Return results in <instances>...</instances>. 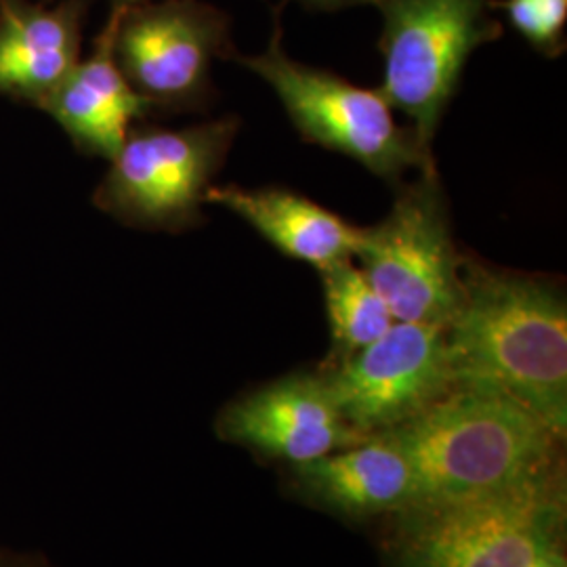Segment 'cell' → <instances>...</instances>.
<instances>
[{
  "label": "cell",
  "mask_w": 567,
  "mask_h": 567,
  "mask_svg": "<svg viewBox=\"0 0 567 567\" xmlns=\"http://www.w3.org/2000/svg\"><path fill=\"white\" fill-rule=\"evenodd\" d=\"M446 343L454 386L501 393L566 437L567 305L555 284L463 257Z\"/></svg>",
  "instance_id": "cell-1"
},
{
  "label": "cell",
  "mask_w": 567,
  "mask_h": 567,
  "mask_svg": "<svg viewBox=\"0 0 567 567\" xmlns=\"http://www.w3.org/2000/svg\"><path fill=\"white\" fill-rule=\"evenodd\" d=\"M389 433L414 473V503L442 505L501 494L557 471L559 440L505 395L454 386Z\"/></svg>",
  "instance_id": "cell-2"
},
{
  "label": "cell",
  "mask_w": 567,
  "mask_h": 567,
  "mask_svg": "<svg viewBox=\"0 0 567 567\" xmlns=\"http://www.w3.org/2000/svg\"><path fill=\"white\" fill-rule=\"evenodd\" d=\"M398 517L393 567H529L561 538L559 471L501 494L408 507Z\"/></svg>",
  "instance_id": "cell-3"
},
{
  "label": "cell",
  "mask_w": 567,
  "mask_h": 567,
  "mask_svg": "<svg viewBox=\"0 0 567 567\" xmlns=\"http://www.w3.org/2000/svg\"><path fill=\"white\" fill-rule=\"evenodd\" d=\"M238 61L276 91L307 142L344 154L386 182H402L408 171L435 168L431 150L412 126L398 124L381 89H364L292 60L278 23L264 53Z\"/></svg>",
  "instance_id": "cell-4"
},
{
  "label": "cell",
  "mask_w": 567,
  "mask_h": 567,
  "mask_svg": "<svg viewBox=\"0 0 567 567\" xmlns=\"http://www.w3.org/2000/svg\"><path fill=\"white\" fill-rule=\"evenodd\" d=\"M355 259L395 322H452L463 301V257L435 168L405 183L383 221L360 227Z\"/></svg>",
  "instance_id": "cell-5"
},
{
  "label": "cell",
  "mask_w": 567,
  "mask_h": 567,
  "mask_svg": "<svg viewBox=\"0 0 567 567\" xmlns=\"http://www.w3.org/2000/svg\"><path fill=\"white\" fill-rule=\"evenodd\" d=\"M238 131L234 116L185 128H131L95 187L93 204L135 229L185 231L203 225L206 192Z\"/></svg>",
  "instance_id": "cell-6"
},
{
  "label": "cell",
  "mask_w": 567,
  "mask_h": 567,
  "mask_svg": "<svg viewBox=\"0 0 567 567\" xmlns=\"http://www.w3.org/2000/svg\"><path fill=\"white\" fill-rule=\"evenodd\" d=\"M381 93L431 150L471 53L501 37L492 0H383Z\"/></svg>",
  "instance_id": "cell-7"
},
{
  "label": "cell",
  "mask_w": 567,
  "mask_h": 567,
  "mask_svg": "<svg viewBox=\"0 0 567 567\" xmlns=\"http://www.w3.org/2000/svg\"><path fill=\"white\" fill-rule=\"evenodd\" d=\"M114 11V55L152 110L203 107L213 91V63L231 51L224 11L203 0H147Z\"/></svg>",
  "instance_id": "cell-8"
},
{
  "label": "cell",
  "mask_w": 567,
  "mask_h": 567,
  "mask_svg": "<svg viewBox=\"0 0 567 567\" xmlns=\"http://www.w3.org/2000/svg\"><path fill=\"white\" fill-rule=\"evenodd\" d=\"M347 425L365 437L423 414L454 389L446 328L395 322L360 353L324 370Z\"/></svg>",
  "instance_id": "cell-9"
},
{
  "label": "cell",
  "mask_w": 567,
  "mask_h": 567,
  "mask_svg": "<svg viewBox=\"0 0 567 567\" xmlns=\"http://www.w3.org/2000/svg\"><path fill=\"white\" fill-rule=\"evenodd\" d=\"M217 435L290 466L364 442L347 425L324 372H297L244 393L225 405Z\"/></svg>",
  "instance_id": "cell-10"
},
{
  "label": "cell",
  "mask_w": 567,
  "mask_h": 567,
  "mask_svg": "<svg viewBox=\"0 0 567 567\" xmlns=\"http://www.w3.org/2000/svg\"><path fill=\"white\" fill-rule=\"evenodd\" d=\"M116 23L118 11H110L91 55L81 58L37 107L60 124L79 152L107 163L126 142L133 122L154 112L122 74L114 55Z\"/></svg>",
  "instance_id": "cell-11"
},
{
  "label": "cell",
  "mask_w": 567,
  "mask_h": 567,
  "mask_svg": "<svg viewBox=\"0 0 567 567\" xmlns=\"http://www.w3.org/2000/svg\"><path fill=\"white\" fill-rule=\"evenodd\" d=\"M86 0H0V97L39 107L81 60Z\"/></svg>",
  "instance_id": "cell-12"
},
{
  "label": "cell",
  "mask_w": 567,
  "mask_h": 567,
  "mask_svg": "<svg viewBox=\"0 0 567 567\" xmlns=\"http://www.w3.org/2000/svg\"><path fill=\"white\" fill-rule=\"evenodd\" d=\"M292 473L305 498L355 519L398 515L416 496L412 465L389 433L292 466Z\"/></svg>",
  "instance_id": "cell-13"
},
{
  "label": "cell",
  "mask_w": 567,
  "mask_h": 567,
  "mask_svg": "<svg viewBox=\"0 0 567 567\" xmlns=\"http://www.w3.org/2000/svg\"><path fill=\"white\" fill-rule=\"evenodd\" d=\"M204 203L219 204L259 231L282 255L324 271L353 261L360 227L347 224L324 206L282 187L246 189L240 185H213Z\"/></svg>",
  "instance_id": "cell-14"
},
{
  "label": "cell",
  "mask_w": 567,
  "mask_h": 567,
  "mask_svg": "<svg viewBox=\"0 0 567 567\" xmlns=\"http://www.w3.org/2000/svg\"><path fill=\"white\" fill-rule=\"evenodd\" d=\"M320 276L332 341L330 365H339L379 341L395 324V318L353 261L332 265L320 271Z\"/></svg>",
  "instance_id": "cell-15"
},
{
  "label": "cell",
  "mask_w": 567,
  "mask_h": 567,
  "mask_svg": "<svg viewBox=\"0 0 567 567\" xmlns=\"http://www.w3.org/2000/svg\"><path fill=\"white\" fill-rule=\"evenodd\" d=\"M501 7L536 51L557 58L566 49L567 0H505Z\"/></svg>",
  "instance_id": "cell-16"
},
{
  "label": "cell",
  "mask_w": 567,
  "mask_h": 567,
  "mask_svg": "<svg viewBox=\"0 0 567 567\" xmlns=\"http://www.w3.org/2000/svg\"><path fill=\"white\" fill-rule=\"evenodd\" d=\"M529 567H567L566 553L559 545V540L545 548Z\"/></svg>",
  "instance_id": "cell-17"
},
{
  "label": "cell",
  "mask_w": 567,
  "mask_h": 567,
  "mask_svg": "<svg viewBox=\"0 0 567 567\" xmlns=\"http://www.w3.org/2000/svg\"><path fill=\"white\" fill-rule=\"evenodd\" d=\"M309 9H324V11H332V9H344V7H355V4H381L383 0H297Z\"/></svg>",
  "instance_id": "cell-18"
},
{
  "label": "cell",
  "mask_w": 567,
  "mask_h": 567,
  "mask_svg": "<svg viewBox=\"0 0 567 567\" xmlns=\"http://www.w3.org/2000/svg\"><path fill=\"white\" fill-rule=\"evenodd\" d=\"M142 2H147V0H110V7L114 11V9H128V7H135Z\"/></svg>",
  "instance_id": "cell-19"
}]
</instances>
